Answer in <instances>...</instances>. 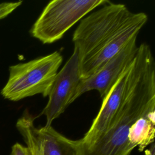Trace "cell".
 Returning a JSON list of instances; mask_svg holds the SVG:
<instances>
[{
	"mask_svg": "<svg viewBox=\"0 0 155 155\" xmlns=\"http://www.w3.org/2000/svg\"><path fill=\"white\" fill-rule=\"evenodd\" d=\"M63 61L61 53L55 51L44 56L9 67L8 81L1 91L8 100L18 101L41 94L48 96Z\"/></svg>",
	"mask_w": 155,
	"mask_h": 155,
	"instance_id": "6da1fadb",
	"label": "cell"
},
{
	"mask_svg": "<svg viewBox=\"0 0 155 155\" xmlns=\"http://www.w3.org/2000/svg\"><path fill=\"white\" fill-rule=\"evenodd\" d=\"M123 4L109 2L81 19L73 35L80 64L98 51L131 15Z\"/></svg>",
	"mask_w": 155,
	"mask_h": 155,
	"instance_id": "7a4b0ae2",
	"label": "cell"
},
{
	"mask_svg": "<svg viewBox=\"0 0 155 155\" xmlns=\"http://www.w3.org/2000/svg\"><path fill=\"white\" fill-rule=\"evenodd\" d=\"M105 0H53L47 4L30 30L42 43L61 39L73 25L95 8L108 3Z\"/></svg>",
	"mask_w": 155,
	"mask_h": 155,
	"instance_id": "3957f363",
	"label": "cell"
},
{
	"mask_svg": "<svg viewBox=\"0 0 155 155\" xmlns=\"http://www.w3.org/2000/svg\"><path fill=\"white\" fill-rule=\"evenodd\" d=\"M80 77V61L77 51L73 52L58 72L48 95V101L41 113L46 117L45 127L62 114L72 102Z\"/></svg>",
	"mask_w": 155,
	"mask_h": 155,
	"instance_id": "277c9868",
	"label": "cell"
},
{
	"mask_svg": "<svg viewBox=\"0 0 155 155\" xmlns=\"http://www.w3.org/2000/svg\"><path fill=\"white\" fill-rule=\"evenodd\" d=\"M135 71L136 64L134 58L132 63L123 71L103 98L99 113L90 129L84 136L79 139L82 144L85 145L92 144L108 129L130 91L134 80Z\"/></svg>",
	"mask_w": 155,
	"mask_h": 155,
	"instance_id": "5b68a950",
	"label": "cell"
},
{
	"mask_svg": "<svg viewBox=\"0 0 155 155\" xmlns=\"http://www.w3.org/2000/svg\"><path fill=\"white\" fill-rule=\"evenodd\" d=\"M137 36L133 37L114 57L102 68L86 79H81L74 96L73 102L82 94L97 90L103 99L123 71L132 63L138 49Z\"/></svg>",
	"mask_w": 155,
	"mask_h": 155,
	"instance_id": "8992f818",
	"label": "cell"
},
{
	"mask_svg": "<svg viewBox=\"0 0 155 155\" xmlns=\"http://www.w3.org/2000/svg\"><path fill=\"white\" fill-rule=\"evenodd\" d=\"M147 21L146 13H132L124 25L98 51L80 64L81 79L88 78L102 68L133 37L138 35Z\"/></svg>",
	"mask_w": 155,
	"mask_h": 155,
	"instance_id": "52a82bcc",
	"label": "cell"
},
{
	"mask_svg": "<svg viewBox=\"0 0 155 155\" xmlns=\"http://www.w3.org/2000/svg\"><path fill=\"white\" fill-rule=\"evenodd\" d=\"M34 117L25 111L17 120L18 130L27 132L37 144L41 155H76V140L70 139L51 126L36 128Z\"/></svg>",
	"mask_w": 155,
	"mask_h": 155,
	"instance_id": "ba28073f",
	"label": "cell"
},
{
	"mask_svg": "<svg viewBox=\"0 0 155 155\" xmlns=\"http://www.w3.org/2000/svg\"><path fill=\"white\" fill-rule=\"evenodd\" d=\"M155 110H152L138 119L130 128L128 139L130 143L139 151L154 142Z\"/></svg>",
	"mask_w": 155,
	"mask_h": 155,
	"instance_id": "9c48e42d",
	"label": "cell"
},
{
	"mask_svg": "<svg viewBox=\"0 0 155 155\" xmlns=\"http://www.w3.org/2000/svg\"><path fill=\"white\" fill-rule=\"evenodd\" d=\"M22 3V1H21L17 2H5L0 3V19L7 17L15 9L19 7Z\"/></svg>",
	"mask_w": 155,
	"mask_h": 155,
	"instance_id": "30bf717a",
	"label": "cell"
},
{
	"mask_svg": "<svg viewBox=\"0 0 155 155\" xmlns=\"http://www.w3.org/2000/svg\"><path fill=\"white\" fill-rule=\"evenodd\" d=\"M18 130L22 136L23 139L27 145V147L31 151L33 155H41L40 150L37 144L36 143L35 140L32 139V137L25 131L22 130Z\"/></svg>",
	"mask_w": 155,
	"mask_h": 155,
	"instance_id": "8fae6325",
	"label": "cell"
},
{
	"mask_svg": "<svg viewBox=\"0 0 155 155\" xmlns=\"http://www.w3.org/2000/svg\"><path fill=\"white\" fill-rule=\"evenodd\" d=\"M11 155H33V154L27 146L16 143L12 147Z\"/></svg>",
	"mask_w": 155,
	"mask_h": 155,
	"instance_id": "7c38bea8",
	"label": "cell"
},
{
	"mask_svg": "<svg viewBox=\"0 0 155 155\" xmlns=\"http://www.w3.org/2000/svg\"><path fill=\"white\" fill-rule=\"evenodd\" d=\"M146 155H155V145L154 142L150 145V148L146 150Z\"/></svg>",
	"mask_w": 155,
	"mask_h": 155,
	"instance_id": "4fadbf2b",
	"label": "cell"
}]
</instances>
